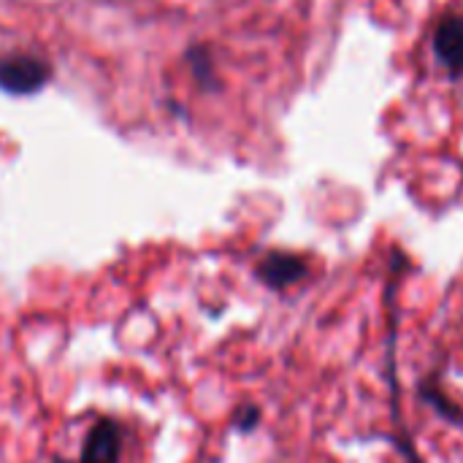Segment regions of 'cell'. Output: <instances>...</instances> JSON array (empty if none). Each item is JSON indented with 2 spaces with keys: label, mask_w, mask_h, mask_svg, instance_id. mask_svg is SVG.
I'll return each mask as SVG.
<instances>
[{
  "label": "cell",
  "mask_w": 463,
  "mask_h": 463,
  "mask_svg": "<svg viewBox=\"0 0 463 463\" xmlns=\"http://www.w3.org/2000/svg\"><path fill=\"white\" fill-rule=\"evenodd\" d=\"M49 81V65L38 57L16 54L0 60V90L11 95H30Z\"/></svg>",
  "instance_id": "1"
},
{
  "label": "cell",
  "mask_w": 463,
  "mask_h": 463,
  "mask_svg": "<svg viewBox=\"0 0 463 463\" xmlns=\"http://www.w3.org/2000/svg\"><path fill=\"white\" fill-rule=\"evenodd\" d=\"M434 46L450 73H463V16H450L439 24Z\"/></svg>",
  "instance_id": "4"
},
{
  "label": "cell",
  "mask_w": 463,
  "mask_h": 463,
  "mask_svg": "<svg viewBox=\"0 0 463 463\" xmlns=\"http://www.w3.org/2000/svg\"><path fill=\"white\" fill-rule=\"evenodd\" d=\"M233 420H236V429L239 431H252L258 426V420H260V410L255 404H244V407H239V412H236Z\"/></svg>",
  "instance_id": "6"
},
{
  "label": "cell",
  "mask_w": 463,
  "mask_h": 463,
  "mask_svg": "<svg viewBox=\"0 0 463 463\" xmlns=\"http://www.w3.org/2000/svg\"><path fill=\"white\" fill-rule=\"evenodd\" d=\"M255 274L266 288L285 290V288H290L307 277V263H304V258H298L293 252H269L258 263Z\"/></svg>",
  "instance_id": "3"
},
{
  "label": "cell",
  "mask_w": 463,
  "mask_h": 463,
  "mask_svg": "<svg viewBox=\"0 0 463 463\" xmlns=\"http://www.w3.org/2000/svg\"><path fill=\"white\" fill-rule=\"evenodd\" d=\"M420 396H423V402L426 404H431L434 410H437V415H442L445 420H450V423H463V412L434 385V383H423L420 385Z\"/></svg>",
  "instance_id": "5"
},
{
  "label": "cell",
  "mask_w": 463,
  "mask_h": 463,
  "mask_svg": "<svg viewBox=\"0 0 463 463\" xmlns=\"http://www.w3.org/2000/svg\"><path fill=\"white\" fill-rule=\"evenodd\" d=\"M119 456H122V429L117 420L111 418H103L98 420L84 445H81V456H79V463H119Z\"/></svg>",
  "instance_id": "2"
}]
</instances>
